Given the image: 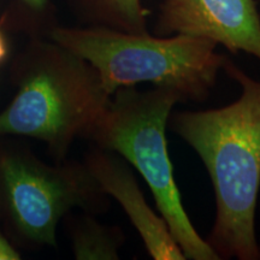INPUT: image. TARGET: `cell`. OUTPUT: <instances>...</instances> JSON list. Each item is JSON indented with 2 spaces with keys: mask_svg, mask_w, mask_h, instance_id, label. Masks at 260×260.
I'll use <instances>...</instances> for the list:
<instances>
[{
  "mask_svg": "<svg viewBox=\"0 0 260 260\" xmlns=\"http://www.w3.org/2000/svg\"><path fill=\"white\" fill-rule=\"evenodd\" d=\"M8 42H6V39L4 34H3V31L0 30V63H3L5 60L6 56H8Z\"/></svg>",
  "mask_w": 260,
  "mask_h": 260,
  "instance_id": "12",
  "label": "cell"
},
{
  "mask_svg": "<svg viewBox=\"0 0 260 260\" xmlns=\"http://www.w3.org/2000/svg\"><path fill=\"white\" fill-rule=\"evenodd\" d=\"M177 104L183 100L169 88H119L86 140L121 155L139 172L187 260H219L191 223L175 178L167 129Z\"/></svg>",
  "mask_w": 260,
  "mask_h": 260,
  "instance_id": "4",
  "label": "cell"
},
{
  "mask_svg": "<svg viewBox=\"0 0 260 260\" xmlns=\"http://www.w3.org/2000/svg\"><path fill=\"white\" fill-rule=\"evenodd\" d=\"M223 71L240 86L239 98L216 109L172 112L168 128L193 149L209 174L216 213L207 243L219 260H260V81L230 58Z\"/></svg>",
  "mask_w": 260,
  "mask_h": 260,
  "instance_id": "1",
  "label": "cell"
},
{
  "mask_svg": "<svg viewBox=\"0 0 260 260\" xmlns=\"http://www.w3.org/2000/svg\"><path fill=\"white\" fill-rule=\"evenodd\" d=\"M16 77L17 92L0 112V136L42 141L54 161L87 139L112 98L88 61L52 40L32 45Z\"/></svg>",
  "mask_w": 260,
  "mask_h": 260,
  "instance_id": "2",
  "label": "cell"
},
{
  "mask_svg": "<svg viewBox=\"0 0 260 260\" xmlns=\"http://www.w3.org/2000/svg\"><path fill=\"white\" fill-rule=\"evenodd\" d=\"M110 206L84 162L52 165L28 151L0 152V216L28 245L57 247L58 224L71 210L99 214Z\"/></svg>",
  "mask_w": 260,
  "mask_h": 260,
  "instance_id": "5",
  "label": "cell"
},
{
  "mask_svg": "<svg viewBox=\"0 0 260 260\" xmlns=\"http://www.w3.org/2000/svg\"><path fill=\"white\" fill-rule=\"evenodd\" d=\"M159 37L189 35L260 61V15L255 0H162L154 25Z\"/></svg>",
  "mask_w": 260,
  "mask_h": 260,
  "instance_id": "6",
  "label": "cell"
},
{
  "mask_svg": "<svg viewBox=\"0 0 260 260\" xmlns=\"http://www.w3.org/2000/svg\"><path fill=\"white\" fill-rule=\"evenodd\" d=\"M21 259L17 249L11 245L6 237L0 233V260H18Z\"/></svg>",
  "mask_w": 260,
  "mask_h": 260,
  "instance_id": "11",
  "label": "cell"
},
{
  "mask_svg": "<svg viewBox=\"0 0 260 260\" xmlns=\"http://www.w3.org/2000/svg\"><path fill=\"white\" fill-rule=\"evenodd\" d=\"M22 4L29 10V12L41 18L50 12L51 0H22Z\"/></svg>",
  "mask_w": 260,
  "mask_h": 260,
  "instance_id": "10",
  "label": "cell"
},
{
  "mask_svg": "<svg viewBox=\"0 0 260 260\" xmlns=\"http://www.w3.org/2000/svg\"><path fill=\"white\" fill-rule=\"evenodd\" d=\"M83 162L102 189L121 205L152 259L187 260L167 222L149 207L134 170L121 155L94 146Z\"/></svg>",
  "mask_w": 260,
  "mask_h": 260,
  "instance_id": "7",
  "label": "cell"
},
{
  "mask_svg": "<svg viewBox=\"0 0 260 260\" xmlns=\"http://www.w3.org/2000/svg\"><path fill=\"white\" fill-rule=\"evenodd\" d=\"M92 25L126 32L147 31L149 10L142 0H77Z\"/></svg>",
  "mask_w": 260,
  "mask_h": 260,
  "instance_id": "9",
  "label": "cell"
},
{
  "mask_svg": "<svg viewBox=\"0 0 260 260\" xmlns=\"http://www.w3.org/2000/svg\"><path fill=\"white\" fill-rule=\"evenodd\" d=\"M71 251L77 260H118L126 236L119 225L100 223L93 213H68L64 217Z\"/></svg>",
  "mask_w": 260,
  "mask_h": 260,
  "instance_id": "8",
  "label": "cell"
},
{
  "mask_svg": "<svg viewBox=\"0 0 260 260\" xmlns=\"http://www.w3.org/2000/svg\"><path fill=\"white\" fill-rule=\"evenodd\" d=\"M48 37L88 61L110 95L119 88L152 83L175 90L183 104H203L228 58L217 52V44L189 35L153 37L98 25H54Z\"/></svg>",
  "mask_w": 260,
  "mask_h": 260,
  "instance_id": "3",
  "label": "cell"
}]
</instances>
